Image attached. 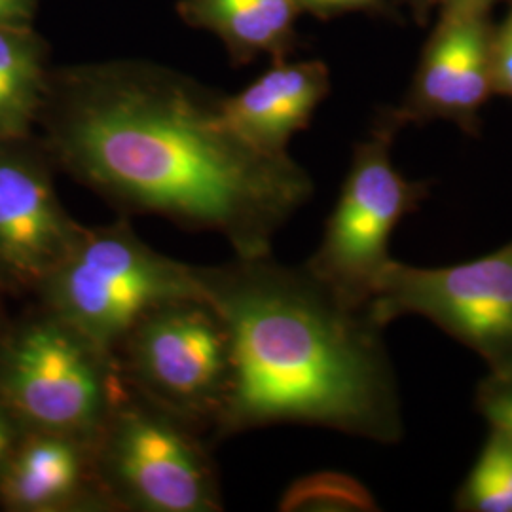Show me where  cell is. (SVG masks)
Returning a JSON list of instances; mask_svg holds the SVG:
<instances>
[{
    "label": "cell",
    "instance_id": "cell-1",
    "mask_svg": "<svg viewBox=\"0 0 512 512\" xmlns=\"http://www.w3.org/2000/svg\"><path fill=\"white\" fill-rule=\"evenodd\" d=\"M224 95L147 59L52 69L38 116L57 169L122 215H158L215 232L236 256L272 255L277 232L310 202V173L249 145Z\"/></svg>",
    "mask_w": 512,
    "mask_h": 512
},
{
    "label": "cell",
    "instance_id": "cell-2",
    "mask_svg": "<svg viewBox=\"0 0 512 512\" xmlns=\"http://www.w3.org/2000/svg\"><path fill=\"white\" fill-rule=\"evenodd\" d=\"M232 342V385L211 442L296 423L380 444L403 439L384 325L306 264L236 256L194 266Z\"/></svg>",
    "mask_w": 512,
    "mask_h": 512
},
{
    "label": "cell",
    "instance_id": "cell-3",
    "mask_svg": "<svg viewBox=\"0 0 512 512\" xmlns=\"http://www.w3.org/2000/svg\"><path fill=\"white\" fill-rule=\"evenodd\" d=\"M126 384L116 355L42 304L0 327V401L27 429L95 440Z\"/></svg>",
    "mask_w": 512,
    "mask_h": 512
},
{
    "label": "cell",
    "instance_id": "cell-4",
    "mask_svg": "<svg viewBox=\"0 0 512 512\" xmlns=\"http://www.w3.org/2000/svg\"><path fill=\"white\" fill-rule=\"evenodd\" d=\"M196 294L202 291L194 264L154 251L124 215L105 226H82L33 296L114 353L148 310Z\"/></svg>",
    "mask_w": 512,
    "mask_h": 512
},
{
    "label": "cell",
    "instance_id": "cell-5",
    "mask_svg": "<svg viewBox=\"0 0 512 512\" xmlns=\"http://www.w3.org/2000/svg\"><path fill=\"white\" fill-rule=\"evenodd\" d=\"M124 384L143 399L213 435L232 385V342L203 296L173 298L148 310L114 349Z\"/></svg>",
    "mask_w": 512,
    "mask_h": 512
},
{
    "label": "cell",
    "instance_id": "cell-6",
    "mask_svg": "<svg viewBox=\"0 0 512 512\" xmlns=\"http://www.w3.org/2000/svg\"><path fill=\"white\" fill-rule=\"evenodd\" d=\"M93 446L114 512L222 511L205 435L129 387Z\"/></svg>",
    "mask_w": 512,
    "mask_h": 512
},
{
    "label": "cell",
    "instance_id": "cell-7",
    "mask_svg": "<svg viewBox=\"0 0 512 512\" xmlns=\"http://www.w3.org/2000/svg\"><path fill=\"white\" fill-rule=\"evenodd\" d=\"M401 129L389 109L378 112L366 139L355 145L323 241L306 262L313 274L353 304H370L393 262L389 241L397 224L429 196V183L406 179L393 164V143Z\"/></svg>",
    "mask_w": 512,
    "mask_h": 512
},
{
    "label": "cell",
    "instance_id": "cell-8",
    "mask_svg": "<svg viewBox=\"0 0 512 512\" xmlns=\"http://www.w3.org/2000/svg\"><path fill=\"white\" fill-rule=\"evenodd\" d=\"M368 306L384 327L403 315H421L478 353L490 372H511L512 241L490 255L444 268L393 260Z\"/></svg>",
    "mask_w": 512,
    "mask_h": 512
},
{
    "label": "cell",
    "instance_id": "cell-9",
    "mask_svg": "<svg viewBox=\"0 0 512 512\" xmlns=\"http://www.w3.org/2000/svg\"><path fill=\"white\" fill-rule=\"evenodd\" d=\"M55 169L35 135L0 141V287L6 294L35 293L82 232L57 196Z\"/></svg>",
    "mask_w": 512,
    "mask_h": 512
},
{
    "label": "cell",
    "instance_id": "cell-10",
    "mask_svg": "<svg viewBox=\"0 0 512 512\" xmlns=\"http://www.w3.org/2000/svg\"><path fill=\"white\" fill-rule=\"evenodd\" d=\"M494 25L486 10L440 8L403 101L389 109L401 128L444 120L467 135H480V110L495 95Z\"/></svg>",
    "mask_w": 512,
    "mask_h": 512
},
{
    "label": "cell",
    "instance_id": "cell-11",
    "mask_svg": "<svg viewBox=\"0 0 512 512\" xmlns=\"http://www.w3.org/2000/svg\"><path fill=\"white\" fill-rule=\"evenodd\" d=\"M0 507L10 512H114L93 440L27 429L0 478Z\"/></svg>",
    "mask_w": 512,
    "mask_h": 512
},
{
    "label": "cell",
    "instance_id": "cell-12",
    "mask_svg": "<svg viewBox=\"0 0 512 512\" xmlns=\"http://www.w3.org/2000/svg\"><path fill=\"white\" fill-rule=\"evenodd\" d=\"M330 69L321 59L272 61V67L236 95H224L226 120L260 152L287 154L294 135L310 126L329 97Z\"/></svg>",
    "mask_w": 512,
    "mask_h": 512
},
{
    "label": "cell",
    "instance_id": "cell-13",
    "mask_svg": "<svg viewBox=\"0 0 512 512\" xmlns=\"http://www.w3.org/2000/svg\"><path fill=\"white\" fill-rule=\"evenodd\" d=\"M177 14L219 38L234 65L260 55L289 59L298 44L296 23L304 16L296 0H179Z\"/></svg>",
    "mask_w": 512,
    "mask_h": 512
},
{
    "label": "cell",
    "instance_id": "cell-14",
    "mask_svg": "<svg viewBox=\"0 0 512 512\" xmlns=\"http://www.w3.org/2000/svg\"><path fill=\"white\" fill-rule=\"evenodd\" d=\"M52 69L33 25H0V141L35 135Z\"/></svg>",
    "mask_w": 512,
    "mask_h": 512
},
{
    "label": "cell",
    "instance_id": "cell-15",
    "mask_svg": "<svg viewBox=\"0 0 512 512\" xmlns=\"http://www.w3.org/2000/svg\"><path fill=\"white\" fill-rule=\"evenodd\" d=\"M454 503L458 511L512 512V433L492 427Z\"/></svg>",
    "mask_w": 512,
    "mask_h": 512
},
{
    "label": "cell",
    "instance_id": "cell-16",
    "mask_svg": "<svg viewBox=\"0 0 512 512\" xmlns=\"http://www.w3.org/2000/svg\"><path fill=\"white\" fill-rule=\"evenodd\" d=\"M285 512H372L378 503L365 484L344 473H313L294 480L279 501Z\"/></svg>",
    "mask_w": 512,
    "mask_h": 512
},
{
    "label": "cell",
    "instance_id": "cell-17",
    "mask_svg": "<svg viewBox=\"0 0 512 512\" xmlns=\"http://www.w3.org/2000/svg\"><path fill=\"white\" fill-rule=\"evenodd\" d=\"M476 406L492 427L512 433V370L505 374L490 372L478 385Z\"/></svg>",
    "mask_w": 512,
    "mask_h": 512
},
{
    "label": "cell",
    "instance_id": "cell-18",
    "mask_svg": "<svg viewBox=\"0 0 512 512\" xmlns=\"http://www.w3.org/2000/svg\"><path fill=\"white\" fill-rule=\"evenodd\" d=\"M304 14L313 18L332 19L348 14H370L380 18L399 19L393 0H296Z\"/></svg>",
    "mask_w": 512,
    "mask_h": 512
},
{
    "label": "cell",
    "instance_id": "cell-19",
    "mask_svg": "<svg viewBox=\"0 0 512 512\" xmlns=\"http://www.w3.org/2000/svg\"><path fill=\"white\" fill-rule=\"evenodd\" d=\"M492 82L495 95L512 99V0L505 18L494 25Z\"/></svg>",
    "mask_w": 512,
    "mask_h": 512
},
{
    "label": "cell",
    "instance_id": "cell-20",
    "mask_svg": "<svg viewBox=\"0 0 512 512\" xmlns=\"http://www.w3.org/2000/svg\"><path fill=\"white\" fill-rule=\"evenodd\" d=\"M25 431L27 427L23 425V421L0 401V478Z\"/></svg>",
    "mask_w": 512,
    "mask_h": 512
},
{
    "label": "cell",
    "instance_id": "cell-21",
    "mask_svg": "<svg viewBox=\"0 0 512 512\" xmlns=\"http://www.w3.org/2000/svg\"><path fill=\"white\" fill-rule=\"evenodd\" d=\"M38 0H0V25H33Z\"/></svg>",
    "mask_w": 512,
    "mask_h": 512
},
{
    "label": "cell",
    "instance_id": "cell-22",
    "mask_svg": "<svg viewBox=\"0 0 512 512\" xmlns=\"http://www.w3.org/2000/svg\"><path fill=\"white\" fill-rule=\"evenodd\" d=\"M410 10L418 25H427L429 18L440 8V0H399Z\"/></svg>",
    "mask_w": 512,
    "mask_h": 512
},
{
    "label": "cell",
    "instance_id": "cell-23",
    "mask_svg": "<svg viewBox=\"0 0 512 512\" xmlns=\"http://www.w3.org/2000/svg\"><path fill=\"white\" fill-rule=\"evenodd\" d=\"M497 2H511V0H440V8H465V10L492 12Z\"/></svg>",
    "mask_w": 512,
    "mask_h": 512
},
{
    "label": "cell",
    "instance_id": "cell-24",
    "mask_svg": "<svg viewBox=\"0 0 512 512\" xmlns=\"http://www.w3.org/2000/svg\"><path fill=\"white\" fill-rule=\"evenodd\" d=\"M4 291H2V287H0V327H2V323L6 321V313H4Z\"/></svg>",
    "mask_w": 512,
    "mask_h": 512
}]
</instances>
